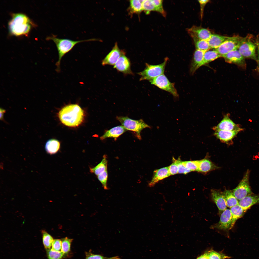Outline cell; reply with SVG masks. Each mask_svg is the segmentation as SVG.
Segmentation results:
<instances>
[{
	"label": "cell",
	"mask_w": 259,
	"mask_h": 259,
	"mask_svg": "<svg viewBox=\"0 0 259 259\" xmlns=\"http://www.w3.org/2000/svg\"><path fill=\"white\" fill-rule=\"evenodd\" d=\"M258 47H259V43H258Z\"/></svg>",
	"instance_id": "cell-48"
},
{
	"label": "cell",
	"mask_w": 259,
	"mask_h": 259,
	"mask_svg": "<svg viewBox=\"0 0 259 259\" xmlns=\"http://www.w3.org/2000/svg\"><path fill=\"white\" fill-rule=\"evenodd\" d=\"M48 39L53 41L55 43L58 53L59 59L56 63L57 71H60V65L62 57L66 53L71 50L75 46L79 43L84 42L95 41L98 40L92 38L87 40L74 41L68 39L60 38L53 35Z\"/></svg>",
	"instance_id": "cell-3"
},
{
	"label": "cell",
	"mask_w": 259,
	"mask_h": 259,
	"mask_svg": "<svg viewBox=\"0 0 259 259\" xmlns=\"http://www.w3.org/2000/svg\"><path fill=\"white\" fill-rule=\"evenodd\" d=\"M212 198L219 211H224L227 208V205L223 192L213 189L211 191Z\"/></svg>",
	"instance_id": "cell-16"
},
{
	"label": "cell",
	"mask_w": 259,
	"mask_h": 259,
	"mask_svg": "<svg viewBox=\"0 0 259 259\" xmlns=\"http://www.w3.org/2000/svg\"><path fill=\"white\" fill-rule=\"evenodd\" d=\"M256 46L253 42L245 38L238 50L244 57L256 60Z\"/></svg>",
	"instance_id": "cell-9"
},
{
	"label": "cell",
	"mask_w": 259,
	"mask_h": 259,
	"mask_svg": "<svg viewBox=\"0 0 259 259\" xmlns=\"http://www.w3.org/2000/svg\"><path fill=\"white\" fill-rule=\"evenodd\" d=\"M230 210L232 216V229L236 221L242 217L247 211L244 209L239 204L231 208Z\"/></svg>",
	"instance_id": "cell-23"
},
{
	"label": "cell",
	"mask_w": 259,
	"mask_h": 259,
	"mask_svg": "<svg viewBox=\"0 0 259 259\" xmlns=\"http://www.w3.org/2000/svg\"><path fill=\"white\" fill-rule=\"evenodd\" d=\"M218 168L209 160L205 159L200 160L198 171L206 173Z\"/></svg>",
	"instance_id": "cell-25"
},
{
	"label": "cell",
	"mask_w": 259,
	"mask_h": 259,
	"mask_svg": "<svg viewBox=\"0 0 259 259\" xmlns=\"http://www.w3.org/2000/svg\"><path fill=\"white\" fill-rule=\"evenodd\" d=\"M124 53L119 49L116 43L111 51L102 60V65L103 66L107 65L114 66Z\"/></svg>",
	"instance_id": "cell-12"
},
{
	"label": "cell",
	"mask_w": 259,
	"mask_h": 259,
	"mask_svg": "<svg viewBox=\"0 0 259 259\" xmlns=\"http://www.w3.org/2000/svg\"><path fill=\"white\" fill-rule=\"evenodd\" d=\"M47 251L48 259H61L65 254L61 251H55L51 249Z\"/></svg>",
	"instance_id": "cell-37"
},
{
	"label": "cell",
	"mask_w": 259,
	"mask_h": 259,
	"mask_svg": "<svg viewBox=\"0 0 259 259\" xmlns=\"http://www.w3.org/2000/svg\"><path fill=\"white\" fill-rule=\"evenodd\" d=\"M97 176L98 178L102 185L105 190H107L108 188L107 185L108 174L107 169L100 174Z\"/></svg>",
	"instance_id": "cell-36"
},
{
	"label": "cell",
	"mask_w": 259,
	"mask_h": 259,
	"mask_svg": "<svg viewBox=\"0 0 259 259\" xmlns=\"http://www.w3.org/2000/svg\"><path fill=\"white\" fill-rule=\"evenodd\" d=\"M170 176L168 167L156 170L154 171L153 176L152 180L149 183V186L150 187H153L159 181Z\"/></svg>",
	"instance_id": "cell-17"
},
{
	"label": "cell",
	"mask_w": 259,
	"mask_h": 259,
	"mask_svg": "<svg viewBox=\"0 0 259 259\" xmlns=\"http://www.w3.org/2000/svg\"><path fill=\"white\" fill-rule=\"evenodd\" d=\"M41 233L44 247L46 250H49L50 249L54 240L51 236L45 230H42Z\"/></svg>",
	"instance_id": "cell-31"
},
{
	"label": "cell",
	"mask_w": 259,
	"mask_h": 259,
	"mask_svg": "<svg viewBox=\"0 0 259 259\" xmlns=\"http://www.w3.org/2000/svg\"><path fill=\"white\" fill-rule=\"evenodd\" d=\"M32 23L24 14L13 13L8 23L10 32L12 35L19 36L27 35L31 30Z\"/></svg>",
	"instance_id": "cell-2"
},
{
	"label": "cell",
	"mask_w": 259,
	"mask_h": 259,
	"mask_svg": "<svg viewBox=\"0 0 259 259\" xmlns=\"http://www.w3.org/2000/svg\"><path fill=\"white\" fill-rule=\"evenodd\" d=\"M222 56L215 50H208L204 53L203 61L200 67Z\"/></svg>",
	"instance_id": "cell-26"
},
{
	"label": "cell",
	"mask_w": 259,
	"mask_h": 259,
	"mask_svg": "<svg viewBox=\"0 0 259 259\" xmlns=\"http://www.w3.org/2000/svg\"><path fill=\"white\" fill-rule=\"evenodd\" d=\"M208 259H226L231 258L220 252H218L211 249L206 252Z\"/></svg>",
	"instance_id": "cell-32"
},
{
	"label": "cell",
	"mask_w": 259,
	"mask_h": 259,
	"mask_svg": "<svg viewBox=\"0 0 259 259\" xmlns=\"http://www.w3.org/2000/svg\"><path fill=\"white\" fill-rule=\"evenodd\" d=\"M196 259H208L206 253L200 255Z\"/></svg>",
	"instance_id": "cell-45"
},
{
	"label": "cell",
	"mask_w": 259,
	"mask_h": 259,
	"mask_svg": "<svg viewBox=\"0 0 259 259\" xmlns=\"http://www.w3.org/2000/svg\"><path fill=\"white\" fill-rule=\"evenodd\" d=\"M178 173L186 174L191 171L187 168L183 163L182 161L179 159Z\"/></svg>",
	"instance_id": "cell-41"
},
{
	"label": "cell",
	"mask_w": 259,
	"mask_h": 259,
	"mask_svg": "<svg viewBox=\"0 0 259 259\" xmlns=\"http://www.w3.org/2000/svg\"><path fill=\"white\" fill-rule=\"evenodd\" d=\"M249 171L248 170L238 185L231 190L234 195L239 201L252 194L249 182Z\"/></svg>",
	"instance_id": "cell-6"
},
{
	"label": "cell",
	"mask_w": 259,
	"mask_h": 259,
	"mask_svg": "<svg viewBox=\"0 0 259 259\" xmlns=\"http://www.w3.org/2000/svg\"><path fill=\"white\" fill-rule=\"evenodd\" d=\"M149 81L151 84L170 93L175 98H178V95L174 83L171 82L164 74L153 78Z\"/></svg>",
	"instance_id": "cell-8"
},
{
	"label": "cell",
	"mask_w": 259,
	"mask_h": 259,
	"mask_svg": "<svg viewBox=\"0 0 259 259\" xmlns=\"http://www.w3.org/2000/svg\"><path fill=\"white\" fill-rule=\"evenodd\" d=\"M244 39L238 36L230 37L218 48L215 49L222 57L230 51L238 49Z\"/></svg>",
	"instance_id": "cell-7"
},
{
	"label": "cell",
	"mask_w": 259,
	"mask_h": 259,
	"mask_svg": "<svg viewBox=\"0 0 259 259\" xmlns=\"http://www.w3.org/2000/svg\"><path fill=\"white\" fill-rule=\"evenodd\" d=\"M143 0H132L130 1L129 9L131 14H139L143 11Z\"/></svg>",
	"instance_id": "cell-29"
},
{
	"label": "cell",
	"mask_w": 259,
	"mask_h": 259,
	"mask_svg": "<svg viewBox=\"0 0 259 259\" xmlns=\"http://www.w3.org/2000/svg\"><path fill=\"white\" fill-rule=\"evenodd\" d=\"M73 239L67 237L63 239L62 241V248L61 251L64 254L67 253L70 250L71 244Z\"/></svg>",
	"instance_id": "cell-34"
},
{
	"label": "cell",
	"mask_w": 259,
	"mask_h": 259,
	"mask_svg": "<svg viewBox=\"0 0 259 259\" xmlns=\"http://www.w3.org/2000/svg\"><path fill=\"white\" fill-rule=\"evenodd\" d=\"M174 161L169 167V171L170 175H173L178 173L179 159H174Z\"/></svg>",
	"instance_id": "cell-39"
},
{
	"label": "cell",
	"mask_w": 259,
	"mask_h": 259,
	"mask_svg": "<svg viewBox=\"0 0 259 259\" xmlns=\"http://www.w3.org/2000/svg\"><path fill=\"white\" fill-rule=\"evenodd\" d=\"M229 37L217 34H212L207 41L211 49H216Z\"/></svg>",
	"instance_id": "cell-22"
},
{
	"label": "cell",
	"mask_w": 259,
	"mask_h": 259,
	"mask_svg": "<svg viewBox=\"0 0 259 259\" xmlns=\"http://www.w3.org/2000/svg\"><path fill=\"white\" fill-rule=\"evenodd\" d=\"M116 118L127 130L135 132L136 136L140 140L141 139V130L146 128H151L141 119L135 120L127 116H117Z\"/></svg>",
	"instance_id": "cell-4"
},
{
	"label": "cell",
	"mask_w": 259,
	"mask_h": 259,
	"mask_svg": "<svg viewBox=\"0 0 259 259\" xmlns=\"http://www.w3.org/2000/svg\"><path fill=\"white\" fill-rule=\"evenodd\" d=\"M60 147L59 142L57 140L52 139L48 140L45 146V148L47 153L53 154L57 153Z\"/></svg>",
	"instance_id": "cell-24"
},
{
	"label": "cell",
	"mask_w": 259,
	"mask_h": 259,
	"mask_svg": "<svg viewBox=\"0 0 259 259\" xmlns=\"http://www.w3.org/2000/svg\"><path fill=\"white\" fill-rule=\"evenodd\" d=\"M230 114L228 113L224 116L222 119L216 126L212 127L214 131L218 130L234 131L240 129L238 124H235L230 118Z\"/></svg>",
	"instance_id": "cell-11"
},
{
	"label": "cell",
	"mask_w": 259,
	"mask_h": 259,
	"mask_svg": "<svg viewBox=\"0 0 259 259\" xmlns=\"http://www.w3.org/2000/svg\"><path fill=\"white\" fill-rule=\"evenodd\" d=\"M258 203H259V195H249L239 201L240 205L246 211L252 206Z\"/></svg>",
	"instance_id": "cell-21"
},
{
	"label": "cell",
	"mask_w": 259,
	"mask_h": 259,
	"mask_svg": "<svg viewBox=\"0 0 259 259\" xmlns=\"http://www.w3.org/2000/svg\"><path fill=\"white\" fill-rule=\"evenodd\" d=\"M104 259H120L118 256H116L109 258H105Z\"/></svg>",
	"instance_id": "cell-46"
},
{
	"label": "cell",
	"mask_w": 259,
	"mask_h": 259,
	"mask_svg": "<svg viewBox=\"0 0 259 259\" xmlns=\"http://www.w3.org/2000/svg\"><path fill=\"white\" fill-rule=\"evenodd\" d=\"M187 31L192 38L195 37L207 41L209 40L212 34L208 29L195 25L188 29Z\"/></svg>",
	"instance_id": "cell-14"
},
{
	"label": "cell",
	"mask_w": 259,
	"mask_h": 259,
	"mask_svg": "<svg viewBox=\"0 0 259 259\" xmlns=\"http://www.w3.org/2000/svg\"><path fill=\"white\" fill-rule=\"evenodd\" d=\"M107 161L106 155L103 156L101 162L95 166L90 168V171L98 176L100 174L107 169Z\"/></svg>",
	"instance_id": "cell-27"
},
{
	"label": "cell",
	"mask_w": 259,
	"mask_h": 259,
	"mask_svg": "<svg viewBox=\"0 0 259 259\" xmlns=\"http://www.w3.org/2000/svg\"><path fill=\"white\" fill-rule=\"evenodd\" d=\"M127 130L122 125L115 127L106 131L104 134L100 137V139L103 140L107 138H112L116 140Z\"/></svg>",
	"instance_id": "cell-20"
},
{
	"label": "cell",
	"mask_w": 259,
	"mask_h": 259,
	"mask_svg": "<svg viewBox=\"0 0 259 259\" xmlns=\"http://www.w3.org/2000/svg\"><path fill=\"white\" fill-rule=\"evenodd\" d=\"M142 6L143 11L146 14H148L152 11H155V6L153 0H143Z\"/></svg>",
	"instance_id": "cell-33"
},
{
	"label": "cell",
	"mask_w": 259,
	"mask_h": 259,
	"mask_svg": "<svg viewBox=\"0 0 259 259\" xmlns=\"http://www.w3.org/2000/svg\"><path fill=\"white\" fill-rule=\"evenodd\" d=\"M205 52L198 50H196L194 52L190 68V72L191 74H193L200 67Z\"/></svg>",
	"instance_id": "cell-19"
},
{
	"label": "cell",
	"mask_w": 259,
	"mask_h": 259,
	"mask_svg": "<svg viewBox=\"0 0 259 259\" xmlns=\"http://www.w3.org/2000/svg\"><path fill=\"white\" fill-rule=\"evenodd\" d=\"M153 1L155 6V11L159 12L164 17H165L166 13L163 7V1L161 0H153Z\"/></svg>",
	"instance_id": "cell-38"
},
{
	"label": "cell",
	"mask_w": 259,
	"mask_h": 259,
	"mask_svg": "<svg viewBox=\"0 0 259 259\" xmlns=\"http://www.w3.org/2000/svg\"><path fill=\"white\" fill-rule=\"evenodd\" d=\"M200 162L199 160L182 161L185 167L191 171H198Z\"/></svg>",
	"instance_id": "cell-35"
},
{
	"label": "cell",
	"mask_w": 259,
	"mask_h": 259,
	"mask_svg": "<svg viewBox=\"0 0 259 259\" xmlns=\"http://www.w3.org/2000/svg\"><path fill=\"white\" fill-rule=\"evenodd\" d=\"M232 216L230 209H226L222 213L219 221L211 226L212 228L224 230L231 229Z\"/></svg>",
	"instance_id": "cell-10"
},
{
	"label": "cell",
	"mask_w": 259,
	"mask_h": 259,
	"mask_svg": "<svg viewBox=\"0 0 259 259\" xmlns=\"http://www.w3.org/2000/svg\"><path fill=\"white\" fill-rule=\"evenodd\" d=\"M114 68L125 75H133L131 68V63L129 59L124 53L114 66Z\"/></svg>",
	"instance_id": "cell-13"
},
{
	"label": "cell",
	"mask_w": 259,
	"mask_h": 259,
	"mask_svg": "<svg viewBox=\"0 0 259 259\" xmlns=\"http://www.w3.org/2000/svg\"><path fill=\"white\" fill-rule=\"evenodd\" d=\"M62 241L59 239L54 240L52 244V250L56 251H61L62 248Z\"/></svg>",
	"instance_id": "cell-40"
},
{
	"label": "cell",
	"mask_w": 259,
	"mask_h": 259,
	"mask_svg": "<svg viewBox=\"0 0 259 259\" xmlns=\"http://www.w3.org/2000/svg\"><path fill=\"white\" fill-rule=\"evenodd\" d=\"M241 128L234 131L218 130L214 131V135L223 142L229 144L240 131L243 130Z\"/></svg>",
	"instance_id": "cell-15"
},
{
	"label": "cell",
	"mask_w": 259,
	"mask_h": 259,
	"mask_svg": "<svg viewBox=\"0 0 259 259\" xmlns=\"http://www.w3.org/2000/svg\"><path fill=\"white\" fill-rule=\"evenodd\" d=\"M59 118L65 125L76 127L80 125L84 118V111L77 104H71L63 108L58 113Z\"/></svg>",
	"instance_id": "cell-1"
},
{
	"label": "cell",
	"mask_w": 259,
	"mask_h": 259,
	"mask_svg": "<svg viewBox=\"0 0 259 259\" xmlns=\"http://www.w3.org/2000/svg\"><path fill=\"white\" fill-rule=\"evenodd\" d=\"M225 61L228 63L238 65L242 64L244 62V57L238 49L230 51L223 56Z\"/></svg>",
	"instance_id": "cell-18"
},
{
	"label": "cell",
	"mask_w": 259,
	"mask_h": 259,
	"mask_svg": "<svg viewBox=\"0 0 259 259\" xmlns=\"http://www.w3.org/2000/svg\"><path fill=\"white\" fill-rule=\"evenodd\" d=\"M105 258L100 255L90 254L87 255L85 259H104Z\"/></svg>",
	"instance_id": "cell-43"
},
{
	"label": "cell",
	"mask_w": 259,
	"mask_h": 259,
	"mask_svg": "<svg viewBox=\"0 0 259 259\" xmlns=\"http://www.w3.org/2000/svg\"><path fill=\"white\" fill-rule=\"evenodd\" d=\"M258 61H259V48H258Z\"/></svg>",
	"instance_id": "cell-47"
},
{
	"label": "cell",
	"mask_w": 259,
	"mask_h": 259,
	"mask_svg": "<svg viewBox=\"0 0 259 259\" xmlns=\"http://www.w3.org/2000/svg\"><path fill=\"white\" fill-rule=\"evenodd\" d=\"M168 60V58H166L163 62L158 65H152L146 63V67L144 70L138 73L141 77L140 80L149 81L163 74Z\"/></svg>",
	"instance_id": "cell-5"
},
{
	"label": "cell",
	"mask_w": 259,
	"mask_h": 259,
	"mask_svg": "<svg viewBox=\"0 0 259 259\" xmlns=\"http://www.w3.org/2000/svg\"><path fill=\"white\" fill-rule=\"evenodd\" d=\"M227 206L231 207L239 204V201L232 193L231 190H226L223 192Z\"/></svg>",
	"instance_id": "cell-28"
},
{
	"label": "cell",
	"mask_w": 259,
	"mask_h": 259,
	"mask_svg": "<svg viewBox=\"0 0 259 259\" xmlns=\"http://www.w3.org/2000/svg\"><path fill=\"white\" fill-rule=\"evenodd\" d=\"M192 38L194 41L196 50L206 51L211 49L207 41L195 37Z\"/></svg>",
	"instance_id": "cell-30"
},
{
	"label": "cell",
	"mask_w": 259,
	"mask_h": 259,
	"mask_svg": "<svg viewBox=\"0 0 259 259\" xmlns=\"http://www.w3.org/2000/svg\"><path fill=\"white\" fill-rule=\"evenodd\" d=\"M0 120H4V114L5 113L6 111V110L1 108L0 109Z\"/></svg>",
	"instance_id": "cell-44"
},
{
	"label": "cell",
	"mask_w": 259,
	"mask_h": 259,
	"mask_svg": "<svg viewBox=\"0 0 259 259\" xmlns=\"http://www.w3.org/2000/svg\"><path fill=\"white\" fill-rule=\"evenodd\" d=\"M209 0H198L200 7V14L201 18L203 17L204 8L206 5L209 2Z\"/></svg>",
	"instance_id": "cell-42"
}]
</instances>
